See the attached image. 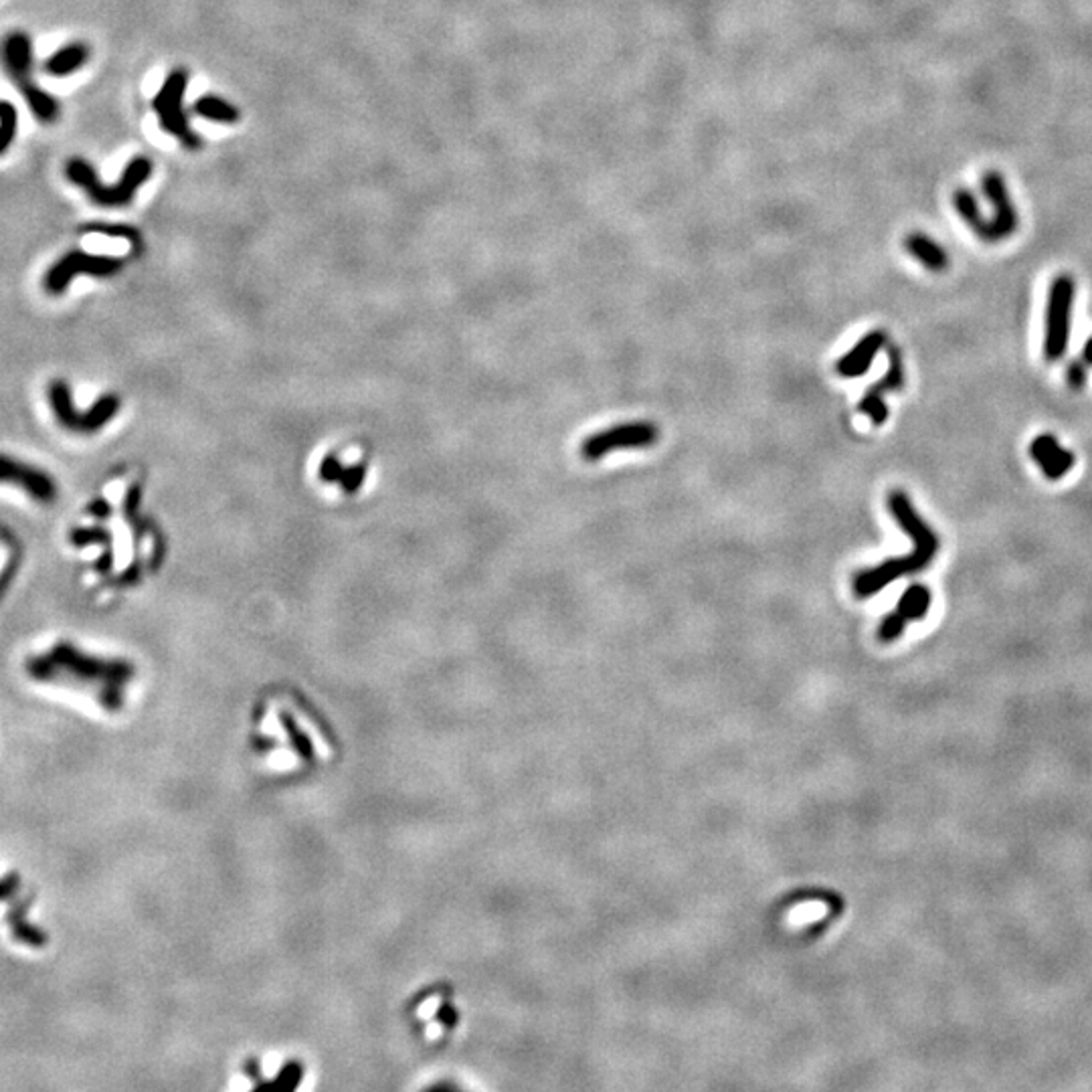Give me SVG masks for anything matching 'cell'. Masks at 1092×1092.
<instances>
[{"mask_svg": "<svg viewBox=\"0 0 1092 1092\" xmlns=\"http://www.w3.org/2000/svg\"><path fill=\"white\" fill-rule=\"evenodd\" d=\"M1068 381L1074 389H1082L1084 381H1087V374H1084V366L1080 363H1072L1070 368H1068Z\"/></svg>", "mask_w": 1092, "mask_h": 1092, "instance_id": "22", "label": "cell"}, {"mask_svg": "<svg viewBox=\"0 0 1092 1092\" xmlns=\"http://www.w3.org/2000/svg\"><path fill=\"white\" fill-rule=\"evenodd\" d=\"M0 484L21 488L29 498L41 504H49L57 496V486L49 473L4 454H0Z\"/></svg>", "mask_w": 1092, "mask_h": 1092, "instance_id": "10", "label": "cell"}, {"mask_svg": "<svg viewBox=\"0 0 1092 1092\" xmlns=\"http://www.w3.org/2000/svg\"><path fill=\"white\" fill-rule=\"evenodd\" d=\"M888 510L896 520V524L911 536L912 550L901 559H888L885 563L858 573L854 579V593L858 599L876 595L878 591L888 587L890 583L901 579V577L925 571L933 563L938 550V536L935 534V530L920 518L909 496L901 489H894L888 496Z\"/></svg>", "mask_w": 1092, "mask_h": 1092, "instance_id": "2", "label": "cell"}, {"mask_svg": "<svg viewBox=\"0 0 1092 1092\" xmlns=\"http://www.w3.org/2000/svg\"><path fill=\"white\" fill-rule=\"evenodd\" d=\"M904 249L912 260H917L922 268L933 273L945 271L951 263L949 253L945 251V247L922 231L909 233L904 239Z\"/></svg>", "mask_w": 1092, "mask_h": 1092, "instance_id": "15", "label": "cell"}, {"mask_svg": "<svg viewBox=\"0 0 1092 1092\" xmlns=\"http://www.w3.org/2000/svg\"><path fill=\"white\" fill-rule=\"evenodd\" d=\"M888 373L882 376V379L872 384V387L864 392V397L860 401V413H864L874 425H882L886 423L888 419V407L885 395L890 391H901L904 384V366H903V357L901 350L896 347H888Z\"/></svg>", "mask_w": 1092, "mask_h": 1092, "instance_id": "11", "label": "cell"}, {"mask_svg": "<svg viewBox=\"0 0 1092 1092\" xmlns=\"http://www.w3.org/2000/svg\"><path fill=\"white\" fill-rule=\"evenodd\" d=\"M187 84H189L187 71L184 69L171 71L168 77L164 79L163 87H160V92L156 93V98L152 100V110L158 114L160 128H163L166 134L179 138L187 148L197 150V148H200V138L190 130L189 118L182 110V95H184V92H187Z\"/></svg>", "mask_w": 1092, "mask_h": 1092, "instance_id": "5", "label": "cell"}, {"mask_svg": "<svg viewBox=\"0 0 1092 1092\" xmlns=\"http://www.w3.org/2000/svg\"><path fill=\"white\" fill-rule=\"evenodd\" d=\"M3 61L9 75L22 87L31 82V67H33V45L25 33H11L3 43Z\"/></svg>", "mask_w": 1092, "mask_h": 1092, "instance_id": "14", "label": "cell"}, {"mask_svg": "<svg viewBox=\"0 0 1092 1092\" xmlns=\"http://www.w3.org/2000/svg\"><path fill=\"white\" fill-rule=\"evenodd\" d=\"M22 95H25L29 101V108L33 111L37 119H41L43 124H53L55 119L59 118V101L49 95L47 92H43L41 87H37L35 84H29L22 87Z\"/></svg>", "mask_w": 1092, "mask_h": 1092, "instance_id": "20", "label": "cell"}, {"mask_svg": "<svg viewBox=\"0 0 1092 1092\" xmlns=\"http://www.w3.org/2000/svg\"><path fill=\"white\" fill-rule=\"evenodd\" d=\"M982 190L991 205V243L1009 239L1019 227V215L1009 195L1008 182L998 171H987L982 176Z\"/></svg>", "mask_w": 1092, "mask_h": 1092, "instance_id": "8", "label": "cell"}, {"mask_svg": "<svg viewBox=\"0 0 1092 1092\" xmlns=\"http://www.w3.org/2000/svg\"><path fill=\"white\" fill-rule=\"evenodd\" d=\"M1084 360H1087L1088 365H1092V339H1088L1087 347H1084Z\"/></svg>", "mask_w": 1092, "mask_h": 1092, "instance_id": "23", "label": "cell"}, {"mask_svg": "<svg viewBox=\"0 0 1092 1092\" xmlns=\"http://www.w3.org/2000/svg\"><path fill=\"white\" fill-rule=\"evenodd\" d=\"M122 268V263L114 257H106V255H92L85 253L82 249H75V251H69L67 255H63L61 260L53 265V268L47 271L45 276V290L57 295L63 294L69 287L71 279L77 276H95V277H106V276H114L116 271H119Z\"/></svg>", "mask_w": 1092, "mask_h": 1092, "instance_id": "7", "label": "cell"}, {"mask_svg": "<svg viewBox=\"0 0 1092 1092\" xmlns=\"http://www.w3.org/2000/svg\"><path fill=\"white\" fill-rule=\"evenodd\" d=\"M657 437H660V431L654 423L649 421H631V423H621L615 425V427H609L605 431H599L595 436H591L583 441L581 454L585 460L595 462L599 457H603L612 452H620V449H646L652 447Z\"/></svg>", "mask_w": 1092, "mask_h": 1092, "instance_id": "6", "label": "cell"}, {"mask_svg": "<svg viewBox=\"0 0 1092 1092\" xmlns=\"http://www.w3.org/2000/svg\"><path fill=\"white\" fill-rule=\"evenodd\" d=\"M17 110L13 103L0 100V154L11 148L14 134H17Z\"/></svg>", "mask_w": 1092, "mask_h": 1092, "instance_id": "21", "label": "cell"}, {"mask_svg": "<svg viewBox=\"0 0 1092 1092\" xmlns=\"http://www.w3.org/2000/svg\"><path fill=\"white\" fill-rule=\"evenodd\" d=\"M49 405L59 425L71 431L82 429V413L75 411L69 387L63 381H53L49 387Z\"/></svg>", "mask_w": 1092, "mask_h": 1092, "instance_id": "17", "label": "cell"}, {"mask_svg": "<svg viewBox=\"0 0 1092 1092\" xmlns=\"http://www.w3.org/2000/svg\"><path fill=\"white\" fill-rule=\"evenodd\" d=\"M930 603H933V593H930L927 585H911V587L903 593L901 599H898L894 612L888 613L885 620L880 621L878 639L882 644H893V641L903 636L909 621L925 620Z\"/></svg>", "mask_w": 1092, "mask_h": 1092, "instance_id": "9", "label": "cell"}, {"mask_svg": "<svg viewBox=\"0 0 1092 1092\" xmlns=\"http://www.w3.org/2000/svg\"><path fill=\"white\" fill-rule=\"evenodd\" d=\"M150 174H152V163L144 156L130 160L122 174V179H119L116 184H111V187H106V184H101L98 181V174H95L93 166L87 164L84 158H71L66 166L67 179L74 184H77L79 189H84L87 192V197H90L93 203L100 207L130 205L134 195L138 192V189L150 179Z\"/></svg>", "mask_w": 1092, "mask_h": 1092, "instance_id": "3", "label": "cell"}, {"mask_svg": "<svg viewBox=\"0 0 1092 1092\" xmlns=\"http://www.w3.org/2000/svg\"><path fill=\"white\" fill-rule=\"evenodd\" d=\"M87 59H90L87 47L84 43H71L63 47L57 53H53L49 61L45 63V69L49 71V75L66 77L74 74L79 67H84Z\"/></svg>", "mask_w": 1092, "mask_h": 1092, "instance_id": "18", "label": "cell"}, {"mask_svg": "<svg viewBox=\"0 0 1092 1092\" xmlns=\"http://www.w3.org/2000/svg\"><path fill=\"white\" fill-rule=\"evenodd\" d=\"M1076 284L1070 276H1056L1050 286L1046 304V324H1044V357L1060 360L1066 355L1070 340V322L1074 306Z\"/></svg>", "mask_w": 1092, "mask_h": 1092, "instance_id": "4", "label": "cell"}, {"mask_svg": "<svg viewBox=\"0 0 1092 1092\" xmlns=\"http://www.w3.org/2000/svg\"><path fill=\"white\" fill-rule=\"evenodd\" d=\"M195 111L200 118H207L216 124H237L241 118L235 106H231V103L225 101L223 98H216V95H203V98H198L195 101Z\"/></svg>", "mask_w": 1092, "mask_h": 1092, "instance_id": "19", "label": "cell"}, {"mask_svg": "<svg viewBox=\"0 0 1092 1092\" xmlns=\"http://www.w3.org/2000/svg\"><path fill=\"white\" fill-rule=\"evenodd\" d=\"M953 207H955V211H957V215L961 216V221L965 223L979 239L991 243V219H985L982 213V207H979V200L973 192H971L969 189H963V187L955 190Z\"/></svg>", "mask_w": 1092, "mask_h": 1092, "instance_id": "16", "label": "cell"}, {"mask_svg": "<svg viewBox=\"0 0 1092 1092\" xmlns=\"http://www.w3.org/2000/svg\"><path fill=\"white\" fill-rule=\"evenodd\" d=\"M886 347V334L882 330H872L856 344V347L841 357L836 365V371L846 376V379H856L870 371V366L876 358L878 352Z\"/></svg>", "mask_w": 1092, "mask_h": 1092, "instance_id": "13", "label": "cell"}, {"mask_svg": "<svg viewBox=\"0 0 1092 1092\" xmlns=\"http://www.w3.org/2000/svg\"><path fill=\"white\" fill-rule=\"evenodd\" d=\"M29 676L45 684L82 686L92 692L101 706L114 710L122 700V688L130 678V668L122 662H106L90 657L69 644L53 646L49 652L27 664Z\"/></svg>", "mask_w": 1092, "mask_h": 1092, "instance_id": "1", "label": "cell"}, {"mask_svg": "<svg viewBox=\"0 0 1092 1092\" xmlns=\"http://www.w3.org/2000/svg\"><path fill=\"white\" fill-rule=\"evenodd\" d=\"M1030 455L1044 476L1052 481L1062 480L1076 463L1074 454L1060 445L1058 439L1050 433H1042V436L1034 437L1030 444Z\"/></svg>", "mask_w": 1092, "mask_h": 1092, "instance_id": "12", "label": "cell"}]
</instances>
